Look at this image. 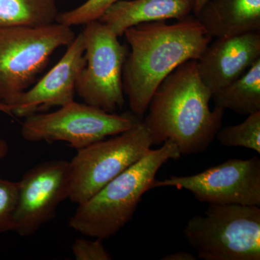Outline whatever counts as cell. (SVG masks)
Here are the masks:
<instances>
[{
  "label": "cell",
  "mask_w": 260,
  "mask_h": 260,
  "mask_svg": "<svg viewBox=\"0 0 260 260\" xmlns=\"http://www.w3.org/2000/svg\"><path fill=\"white\" fill-rule=\"evenodd\" d=\"M123 35L130 48L123 67V88L131 112L139 118L168 75L186 61L198 60L212 39L191 15L172 25L139 24Z\"/></svg>",
  "instance_id": "obj_1"
},
{
  "label": "cell",
  "mask_w": 260,
  "mask_h": 260,
  "mask_svg": "<svg viewBox=\"0 0 260 260\" xmlns=\"http://www.w3.org/2000/svg\"><path fill=\"white\" fill-rule=\"evenodd\" d=\"M212 93L202 81L197 60L178 67L157 88L143 120L154 145L172 140L181 155L205 151L221 128L224 110L209 102Z\"/></svg>",
  "instance_id": "obj_2"
},
{
  "label": "cell",
  "mask_w": 260,
  "mask_h": 260,
  "mask_svg": "<svg viewBox=\"0 0 260 260\" xmlns=\"http://www.w3.org/2000/svg\"><path fill=\"white\" fill-rule=\"evenodd\" d=\"M181 156L177 145L167 140L150 150L85 203L70 218L71 229L85 237L104 239L115 236L133 218L142 197L151 189L155 176L169 160Z\"/></svg>",
  "instance_id": "obj_3"
},
{
  "label": "cell",
  "mask_w": 260,
  "mask_h": 260,
  "mask_svg": "<svg viewBox=\"0 0 260 260\" xmlns=\"http://www.w3.org/2000/svg\"><path fill=\"white\" fill-rule=\"evenodd\" d=\"M75 37L72 27L58 23L0 28V100L13 107L37 82L51 55Z\"/></svg>",
  "instance_id": "obj_4"
},
{
  "label": "cell",
  "mask_w": 260,
  "mask_h": 260,
  "mask_svg": "<svg viewBox=\"0 0 260 260\" xmlns=\"http://www.w3.org/2000/svg\"><path fill=\"white\" fill-rule=\"evenodd\" d=\"M184 236L198 259L259 260V206L209 204L188 221Z\"/></svg>",
  "instance_id": "obj_5"
},
{
  "label": "cell",
  "mask_w": 260,
  "mask_h": 260,
  "mask_svg": "<svg viewBox=\"0 0 260 260\" xmlns=\"http://www.w3.org/2000/svg\"><path fill=\"white\" fill-rule=\"evenodd\" d=\"M151 135L143 120L130 129L77 150L70 161L69 199L81 204L150 150Z\"/></svg>",
  "instance_id": "obj_6"
},
{
  "label": "cell",
  "mask_w": 260,
  "mask_h": 260,
  "mask_svg": "<svg viewBox=\"0 0 260 260\" xmlns=\"http://www.w3.org/2000/svg\"><path fill=\"white\" fill-rule=\"evenodd\" d=\"M140 120L132 112L117 114L73 101L54 112L25 117L21 135L30 143L63 142L78 150L123 133Z\"/></svg>",
  "instance_id": "obj_7"
},
{
  "label": "cell",
  "mask_w": 260,
  "mask_h": 260,
  "mask_svg": "<svg viewBox=\"0 0 260 260\" xmlns=\"http://www.w3.org/2000/svg\"><path fill=\"white\" fill-rule=\"evenodd\" d=\"M84 26L85 64L77 80L75 93L85 104L114 113L125 102L122 72L129 49L99 20Z\"/></svg>",
  "instance_id": "obj_8"
},
{
  "label": "cell",
  "mask_w": 260,
  "mask_h": 260,
  "mask_svg": "<svg viewBox=\"0 0 260 260\" xmlns=\"http://www.w3.org/2000/svg\"><path fill=\"white\" fill-rule=\"evenodd\" d=\"M166 186L186 189L208 204L260 207V159H230L194 175L155 179L151 189Z\"/></svg>",
  "instance_id": "obj_9"
},
{
  "label": "cell",
  "mask_w": 260,
  "mask_h": 260,
  "mask_svg": "<svg viewBox=\"0 0 260 260\" xmlns=\"http://www.w3.org/2000/svg\"><path fill=\"white\" fill-rule=\"evenodd\" d=\"M15 230L20 237L34 235L55 218L59 204L69 199L70 161L51 160L34 166L18 181Z\"/></svg>",
  "instance_id": "obj_10"
},
{
  "label": "cell",
  "mask_w": 260,
  "mask_h": 260,
  "mask_svg": "<svg viewBox=\"0 0 260 260\" xmlns=\"http://www.w3.org/2000/svg\"><path fill=\"white\" fill-rule=\"evenodd\" d=\"M67 48L64 55L47 74L17 99L12 115L28 117L74 101L77 80L85 64L81 32Z\"/></svg>",
  "instance_id": "obj_11"
},
{
  "label": "cell",
  "mask_w": 260,
  "mask_h": 260,
  "mask_svg": "<svg viewBox=\"0 0 260 260\" xmlns=\"http://www.w3.org/2000/svg\"><path fill=\"white\" fill-rule=\"evenodd\" d=\"M260 58V31L217 38L197 60L202 81L212 95L242 76Z\"/></svg>",
  "instance_id": "obj_12"
},
{
  "label": "cell",
  "mask_w": 260,
  "mask_h": 260,
  "mask_svg": "<svg viewBox=\"0 0 260 260\" xmlns=\"http://www.w3.org/2000/svg\"><path fill=\"white\" fill-rule=\"evenodd\" d=\"M194 9V0H119L99 18L118 37L141 23L183 20Z\"/></svg>",
  "instance_id": "obj_13"
},
{
  "label": "cell",
  "mask_w": 260,
  "mask_h": 260,
  "mask_svg": "<svg viewBox=\"0 0 260 260\" xmlns=\"http://www.w3.org/2000/svg\"><path fill=\"white\" fill-rule=\"evenodd\" d=\"M194 17L211 38L260 31V0H208Z\"/></svg>",
  "instance_id": "obj_14"
},
{
  "label": "cell",
  "mask_w": 260,
  "mask_h": 260,
  "mask_svg": "<svg viewBox=\"0 0 260 260\" xmlns=\"http://www.w3.org/2000/svg\"><path fill=\"white\" fill-rule=\"evenodd\" d=\"M212 99L215 107L243 115L260 112V58L232 83L217 90Z\"/></svg>",
  "instance_id": "obj_15"
},
{
  "label": "cell",
  "mask_w": 260,
  "mask_h": 260,
  "mask_svg": "<svg viewBox=\"0 0 260 260\" xmlns=\"http://www.w3.org/2000/svg\"><path fill=\"white\" fill-rule=\"evenodd\" d=\"M57 0H0V28L45 26L56 23Z\"/></svg>",
  "instance_id": "obj_16"
},
{
  "label": "cell",
  "mask_w": 260,
  "mask_h": 260,
  "mask_svg": "<svg viewBox=\"0 0 260 260\" xmlns=\"http://www.w3.org/2000/svg\"><path fill=\"white\" fill-rule=\"evenodd\" d=\"M223 146L250 149L260 153V112L248 115L237 125L220 129L216 137Z\"/></svg>",
  "instance_id": "obj_17"
},
{
  "label": "cell",
  "mask_w": 260,
  "mask_h": 260,
  "mask_svg": "<svg viewBox=\"0 0 260 260\" xmlns=\"http://www.w3.org/2000/svg\"><path fill=\"white\" fill-rule=\"evenodd\" d=\"M117 1L119 0H86L74 9L59 13L56 23L70 27L85 25L99 20L104 11Z\"/></svg>",
  "instance_id": "obj_18"
},
{
  "label": "cell",
  "mask_w": 260,
  "mask_h": 260,
  "mask_svg": "<svg viewBox=\"0 0 260 260\" xmlns=\"http://www.w3.org/2000/svg\"><path fill=\"white\" fill-rule=\"evenodd\" d=\"M18 189V181L0 178V234L14 232Z\"/></svg>",
  "instance_id": "obj_19"
},
{
  "label": "cell",
  "mask_w": 260,
  "mask_h": 260,
  "mask_svg": "<svg viewBox=\"0 0 260 260\" xmlns=\"http://www.w3.org/2000/svg\"><path fill=\"white\" fill-rule=\"evenodd\" d=\"M85 239L78 238L72 246V251L76 260H110V255L102 240L99 239Z\"/></svg>",
  "instance_id": "obj_20"
},
{
  "label": "cell",
  "mask_w": 260,
  "mask_h": 260,
  "mask_svg": "<svg viewBox=\"0 0 260 260\" xmlns=\"http://www.w3.org/2000/svg\"><path fill=\"white\" fill-rule=\"evenodd\" d=\"M162 260H195L194 257L191 253L186 252V251H176L172 254H168L161 258Z\"/></svg>",
  "instance_id": "obj_21"
},
{
  "label": "cell",
  "mask_w": 260,
  "mask_h": 260,
  "mask_svg": "<svg viewBox=\"0 0 260 260\" xmlns=\"http://www.w3.org/2000/svg\"><path fill=\"white\" fill-rule=\"evenodd\" d=\"M10 152V146L8 142L0 138V161L8 156Z\"/></svg>",
  "instance_id": "obj_22"
},
{
  "label": "cell",
  "mask_w": 260,
  "mask_h": 260,
  "mask_svg": "<svg viewBox=\"0 0 260 260\" xmlns=\"http://www.w3.org/2000/svg\"><path fill=\"white\" fill-rule=\"evenodd\" d=\"M208 1V0H194V9H193L194 14L196 15Z\"/></svg>",
  "instance_id": "obj_23"
},
{
  "label": "cell",
  "mask_w": 260,
  "mask_h": 260,
  "mask_svg": "<svg viewBox=\"0 0 260 260\" xmlns=\"http://www.w3.org/2000/svg\"><path fill=\"white\" fill-rule=\"evenodd\" d=\"M0 112L5 113L7 114L12 115L13 107L0 100Z\"/></svg>",
  "instance_id": "obj_24"
}]
</instances>
